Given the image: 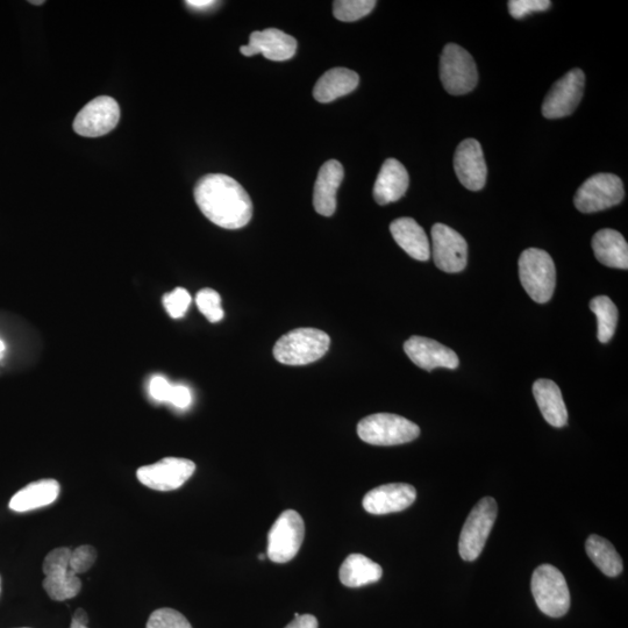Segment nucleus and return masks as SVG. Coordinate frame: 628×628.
<instances>
[{"mask_svg":"<svg viewBox=\"0 0 628 628\" xmlns=\"http://www.w3.org/2000/svg\"><path fill=\"white\" fill-rule=\"evenodd\" d=\"M431 254L435 266L445 273L455 274L465 270L468 262V245L465 238L444 224L432 227Z\"/></svg>","mask_w":628,"mask_h":628,"instance_id":"nucleus-11","label":"nucleus"},{"mask_svg":"<svg viewBox=\"0 0 628 628\" xmlns=\"http://www.w3.org/2000/svg\"><path fill=\"white\" fill-rule=\"evenodd\" d=\"M590 310L598 321L597 337L602 344H608L615 335L618 323V309L608 296H598L590 302Z\"/></svg>","mask_w":628,"mask_h":628,"instance_id":"nucleus-28","label":"nucleus"},{"mask_svg":"<svg viewBox=\"0 0 628 628\" xmlns=\"http://www.w3.org/2000/svg\"><path fill=\"white\" fill-rule=\"evenodd\" d=\"M585 75L581 69L570 70L549 90L542 114L547 119H560L570 116L580 105L584 94Z\"/></svg>","mask_w":628,"mask_h":628,"instance_id":"nucleus-13","label":"nucleus"},{"mask_svg":"<svg viewBox=\"0 0 628 628\" xmlns=\"http://www.w3.org/2000/svg\"><path fill=\"white\" fill-rule=\"evenodd\" d=\"M70 628H89V627L82 625L80 623H77L75 622V620H71Z\"/></svg>","mask_w":628,"mask_h":628,"instance_id":"nucleus-40","label":"nucleus"},{"mask_svg":"<svg viewBox=\"0 0 628 628\" xmlns=\"http://www.w3.org/2000/svg\"><path fill=\"white\" fill-rule=\"evenodd\" d=\"M625 197L622 180L613 174H597L588 178L577 190L574 204L582 213L608 210L623 202Z\"/></svg>","mask_w":628,"mask_h":628,"instance_id":"nucleus-8","label":"nucleus"},{"mask_svg":"<svg viewBox=\"0 0 628 628\" xmlns=\"http://www.w3.org/2000/svg\"><path fill=\"white\" fill-rule=\"evenodd\" d=\"M585 551L604 575L617 577L622 574L623 560L610 541L596 534L590 535L587 544H585Z\"/></svg>","mask_w":628,"mask_h":628,"instance_id":"nucleus-27","label":"nucleus"},{"mask_svg":"<svg viewBox=\"0 0 628 628\" xmlns=\"http://www.w3.org/2000/svg\"><path fill=\"white\" fill-rule=\"evenodd\" d=\"M376 4L375 0H337L333 3L334 17L344 23H353L367 17Z\"/></svg>","mask_w":628,"mask_h":628,"instance_id":"nucleus-29","label":"nucleus"},{"mask_svg":"<svg viewBox=\"0 0 628 628\" xmlns=\"http://www.w3.org/2000/svg\"><path fill=\"white\" fill-rule=\"evenodd\" d=\"M533 395L549 425L559 428L567 425V406L558 384L551 380H538L533 384Z\"/></svg>","mask_w":628,"mask_h":628,"instance_id":"nucleus-23","label":"nucleus"},{"mask_svg":"<svg viewBox=\"0 0 628 628\" xmlns=\"http://www.w3.org/2000/svg\"><path fill=\"white\" fill-rule=\"evenodd\" d=\"M146 628H192L182 613L173 609H160L152 613Z\"/></svg>","mask_w":628,"mask_h":628,"instance_id":"nucleus-31","label":"nucleus"},{"mask_svg":"<svg viewBox=\"0 0 628 628\" xmlns=\"http://www.w3.org/2000/svg\"><path fill=\"white\" fill-rule=\"evenodd\" d=\"M330 345L327 333L316 328H297L276 342L274 356L283 365L305 366L323 358Z\"/></svg>","mask_w":628,"mask_h":628,"instance_id":"nucleus-2","label":"nucleus"},{"mask_svg":"<svg viewBox=\"0 0 628 628\" xmlns=\"http://www.w3.org/2000/svg\"><path fill=\"white\" fill-rule=\"evenodd\" d=\"M60 483L52 478L32 482L11 498L10 509L14 512H28L53 504L60 496Z\"/></svg>","mask_w":628,"mask_h":628,"instance_id":"nucleus-22","label":"nucleus"},{"mask_svg":"<svg viewBox=\"0 0 628 628\" xmlns=\"http://www.w3.org/2000/svg\"><path fill=\"white\" fill-rule=\"evenodd\" d=\"M519 278L534 302L551 301L556 285V269L552 256L538 248H528L519 258Z\"/></svg>","mask_w":628,"mask_h":628,"instance_id":"nucleus-3","label":"nucleus"},{"mask_svg":"<svg viewBox=\"0 0 628 628\" xmlns=\"http://www.w3.org/2000/svg\"><path fill=\"white\" fill-rule=\"evenodd\" d=\"M264 559H266V555H264V554L260 555V560L263 561Z\"/></svg>","mask_w":628,"mask_h":628,"instance_id":"nucleus-43","label":"nucleus"},{"mask_svg":"<svg viewBox=\"0 0 628 628\" xmlns=\"http://www.w3.org/2000/svg\"><path fill=\"white\" fill-rule=\"evenodd\" d=\"M410 177L403 164L395 159L383 163L374 185L377 204L387 205L399 201L409 189Z\"/></svg>","mask_w":628,"mask_h":628,"instance_id":"nucleus-20","label":"nucleus"},{"mask_svg":"<svg viewBox=\"0 0 628 628\" xmlns=\"http://www.w3.org/2000/svg\"><path fill=\"white\" fill-rule=\"evenodd\" d=\"M383 569L362 554H351L340 568V582L348 588H361L381 580Z\"/></svg>","mask_w":628,"mask_h":628,"instance_id":"nucleus-26","label":"nucleus"},{"mask_svg":"<svg viewBox=\"0 0 628 628\" xmlns=\"http://www.w3.org/2000/svg\"><path fill=\"white\" fill-rule=\"evenodd\" d=\"M196 304L205 318L210 323H219L223 320L225 313L221 308V297L216 290L206 288L198 292L196 296Z\"/></svg>","mask_w":628,"mask_h":628,"instance_id":"nucleus-30","label":"nucleus"},{"mask_svg":"<svg viewBox=\"0 0 628 628\" xmlns=\"http://www.w3.org/2000/svg\"><path fill=\"white\" fill-rule=\"evenodd\" d=\"M218 3L213 2V0H188L185 2V5L190 7L192 10L197 11H206L212 9V7L216 6Z\"/></svg>","mask_w":628,"mask_h":628,"instance_id":"nucleus-38","label":"nucleus"},{"mask_svg":"<svg viewBox=\"0 0 628 628\" xmlns=\"http://www.w3.org/2000/svg\"><path fill=\"white\" fill-rule=\"evenodd\" d=\"M498 513V506L494 498L485 497L471 510L465 525H463L459 553L465 561L478 559L494 527Z\"/></svg>","mask_w":628,"mask_h":628,"instance_id":"nucleus-6","label":"nucleus"},{"mask_svg":"<svg viewBox=\"0 0 628 628\" xmlns=\"http://www.w3.org/2000/svg\"><path fill=\"white\" fill-rule=\"evenodd\" d=\"M5 349V345L3 344L2 340H0V354H3Z\"/></svg>","mask_w":628,"mask_h":628,"instance_id":"nucleus-41","label":"nucleus"},{"mask_svg":"<svg viewBox=\"0 0 628 628\" xmlns=\"http://www.w3.org/2000/svg\"><path fill=\"white\" fill-rule=\"evenodd\" d=\"M168 403L173 404L177 409H188L192 403V394L190 389L182 384H173V390H171Z\"/></svg>","mask_w":628,"mask_h":628,"instance_id":"nucleus-36","label":"nucleus"},{"mask_svg":"<svg viewBox=\"0 0 628 628\" xmlns=\"http://www.w3.org/2000/svg\"><path fill=\"white\" fill-rule=\"evenodd\" d=\"M191 301L192 299L188 290L183 288H176L163 297L164 309H166L169 316L174 319H180L185 316Z\"/></svg>","mask_w":628,"mask_h":628,"instance_id":"nucleus-32","label":"nucleus"},{"mask_svg":"<svg viewBox=\"0 0 628 628\" xmlns=\"http://www.w3.org/2000/svg\"><path fill=\"white\" fill-rule=\"evenodd\" d=\"M532 594L540 611L552 618H561L570 609V592L565 576L552 565L534 570Z\"/></svg>","mask_w":628,"mask_h":628,"instance_id":"nucleus-5","label":"nucleus"},{"mask_svg":"<svg viewBox=\"0 0 628 628\" xmlns=\"http://www.w3.org/2000/svg\"><path fill=\"white\" fill-rule=\"evenodd\" d=\"M97 560L96 549L92 546H80L71 551L69 568L75 575L89 572Z\"/></svg>","mask_w":628,"mask_h":628,"instance_id":"nucleus-33","label":"nucleus"},{"mask_svg":"<svg viewBox=\"0 0 628 628\" xmlns=\"http://www.w3.org/2000/svg\"><path fill=\"white\" fill-rule=\"evenodd\" d=\"M30 3L33 4V5H44L45 4L44 0H39V2H30Z\"/></svg>","mask_w":628,"mask_h":628,"instance_id":"nucleus-42","label":"nucleus"},{"mask_svg":"<svg viewBox=\"0 0 628 628\" xmlns=\"http://www.w3.org/2000/svg\"><path fill=\"white\" fill-rule=\"evenodd\" d=\"M454 169L463 187L480 191L487 183L488 168L480 142L475 139L462 141L454 155Z\"/></svg>","mask_w":628,"mask_h":628,"instance_id":"nucleus-15","label":"nucleus"},{"mask_svg":"<svg viewBox=\"0 0 628 628\" xmlns=\"http://www.w3.org/2000/svg\"><path fill=\"white\" fill-rule=\"evenodd\" d=\"M344 176V167L337 160L321 166L313 191L314 210L321 216L331 217L337 210V194Z\"/></svg>","mask_w":628,"mask_h":628,"instance_id":"nucleus-19","label":"nucleus"},{"mask_svg":"<svg viewBox=\"0 0 628 628\" xmlns=\"http://www.w3.org/2000/svg\"><path fill=\"white\" fill-rule=\"evenodd\" d=\"M195 199L204 216L225 230H239L252 220V199L245 188L230 176H204L196 185Z\"/></svg>","mask_w":628,"mask_h":628,"instance_id":"nucleus-1","label":"nucleus"},{"mask_svg":"<svg viewBox=\"0 0 628 628\" xmlns=\"http://www.w3.org/2000/svg\"><path fill=\"white\" fill-rule=\"evenodd\" d=\"M360 77L353 70L334 68L320 77L313 89V97L319 103H330L351 94L359 87Z\"/></svg>","mask_w":628,"mask_h":628,"instance_id":"nucleus-25","label":"nucleus"},{"mask_svg":"<svg viewBox=\"0 0 628 628\" xmlns=\"http://www.w3.org/2000/svg\"><path fill=\"white\" fill-rule=\"evenodd\" d=\"M120 107L116 99L101 96L85 105L74 121V131L85 138H99L117 127Z\"/></svg>","mask_w":628,"mask_h":628,"instance_id":"nucleus-12","label":"nucleus"},{"mask_svg":"<svg viewBox=\"0 0 628 628\" xmlns=\"http://www.w3.org/2000/svg\"><path fill=\"white\" fill-rule=\"evenodd\" d=\"M196 470L195 462L180 458H166L137 471L138 480L149 489L174 491L183 487Z\"/></svg>","mask_w":628,"mask_h":628,"instance_id":"nucleus-14","label":"nucleus"},{"mask_svg":"<svg viewBox=\"0 0 628 628\" xmlns=\"http://www.w3.org/2000/svg\"><path fill=\"white\" fill-rule=\"evenodd\" d=\"M390 232L398 246L412 259L427 261L431 258V246L424 228L415 219L399 218L392 221Z\"/></svg>","mask_w":628,"mask_h":628,"instance_id":"nucleus-21","label":"nucleus"},{"mask_svg":"<svg viewBox=\"0 0 628 628\" xmlns=\"http://www.w3.org/2000/svg\"><path fill=\"white\" fill-rule=\"evenodd\" d=\"M71 551L68 547L55 548L46 556L42 570L46 575L44 589L55 602H64L75 598L82 589L80 577L71 572L69 561Z\"/></svg>","mask_w":628,"mask_h":628,"instance_id":"nucleus-10","label":"nucleus"},{"mask_svg":"<svg viewBox=\"0 0 628 628\" xmlns=\"http://www.w3.org/2000/svg\"><path fill=\"white\" fill-rule=\"evenodd\" d=\"M305 537L304 520L298 512L287 510L276 519L268 534L267 556L275 563L296 558Z\"/></svg>","mask_w":628,"mask_h":628,"instance_id":"nucleus-9","label":"nucleus"},{"mask_svg":"<svg viewBox=\"0 0 628 628\" xmlns=\"http://www.w3.org/2000/svg\"><path fill=\"white\" fill-rule=\"evenodd\" d=\"M358 434L369 445L397 446L416 440L420 435V428L404 417L376 413L360 421Z\"/></svg>","mask_w":628,"mask_h":628,"instance_id":"nucleus-4","label":"nucleus"},{"mask_svg":"<svg viewBox=\"0 0 628 628\" xmlns=\"http://www.w3.org/2000/svg\"><path fill=\"white\" fill-rule=\"evenodd\" d=\"M171 390H173V384H171L166 377L156 375L152 377L151 382H149V394H151L156 402L168 403Z\"/></svg>","mask_w":628,"mask_h":628,"instance_id":"nucleus-35","label":"nucleus"},{"mask_svg":"<svg viewBox=\"0 0 628 628\" xmlns=\"http://www.w3.org/2000/svg\"><path fill=\"white\" fill-rule=\"evenodd\" d=\"M416 498L417 491L412 485L390 483L370 490L363 498L362 505L370 515L383 516L410 508Z\"/></svg>","mask_w":628,"mask_h":628,"instance_id":"nucleus-16","label":"nucleus"},{"mask_svg":"<svg viewBox=\"0 0 628 628\" xmlns=\"http://www.w3.org/2000/svg\"><path fill=\"white\" fill-rule=\"evenodd\" d=\"M440 78L448 94L454 96L469 94L478 82L473 56L458 45L448 44L440 57Z\"/></svg>","mask_w":628,"mask_h":628,"instance_id":"nucleus-7","label":"nucleus"},{"mask_svg":"<svg viewBox=\"0 0 628 628\" xmlns=\"http://www.w3.org/2000/svg\"><path fill=\"white\" fill-rule=\"evenodd\" d=\"M318 619L311 615H298L296 613L295 619L285 628H318Z\"/></svg>","mask_w":628,"mask_h":628,"instance_id":"nucleus-37","label":"nucleus"},{"mask_svg":"<svg viewBox=\"0 0 628 628\" xmlns=\"http://www.w3.org/2000/svg\"><path fill=\"white\" fill-rule=\"evenodd\" d=\"M240 52L245 56L262 54L270 61H288L297 52V40L276 28H268L253 32L249 44L242 46Z\"/></svg>","mask_w":628,"mask_h":628,"instance_id":"nucleus-17","label":"nucleus"},{"mask_svg":"<svg viewBox=\"0 0 628 628\" xmlns=\"http://www.w3.org/2000/svg\"><path fill=\"white\" fill-rule=\"evenodd\" d=\"M551 5L548 0H510L509 11L513 18L523 19L533 12L547 11Z\"/></svg>","mask_w":628,"mask_h":628,"instance_id":"nucleus-34","label":"nucleus"},{"mask_svg":"<svg viewBox=\"0 0 628 628\" xmlns=\"http://www.w3.org/2000/svg\"><path fill=\"white\" fill-rule=\"evenodd\" d=\"M596 259L606 267L628 269V245L623 235L610 228L598 231L592 238Z\"/></svg>","mask_w":628,"mask_h":628,"instance_id":"nucleus-24","label":"nucleus"},{"mask_svg":"<svg viewBox=\"0 0 628 628\" xmlns=\"http://www.w3.org/2000/svg\"><path fill=\"white\" fill-rule=\"evenodd\" d=\"M0 591H2V580H0Z\"/></svg>","mask_w":628,"mask_h":628,"instance_id":"nucleus-44","label":"nucleus"},{"mask_svg":"<svg viewBox=\"0 0 628 628\" xmlns=\"http://www.w3.org/2000/svg\"><path fill=\"white\" fill-rule=\"evenodd\" d=\"M404 351L416 366L427 371L456 369L460 365L459 356L451 348L432 339L412 337L405 342Z\"/></svg>","mask_w":628,"mask_h":628,"instance_id":"nucleus-18","label":"nucleus"},{"mask_svg":"<svg viewBox=\"0 0 628 628\" xmlns=\"http://www.w3.org/2000/svg\"><path fill=\"white\" fill-rule=\"evenodd\" d=\"M73 620H75V622L77 623L88 626L89 624L88 613L85 612L83 609H78L74 613Z\"/></svg>","mask_w":628,"mask_h":628,"instance_id":"nucleus-39","label":"nucleus"}]
</instances>
